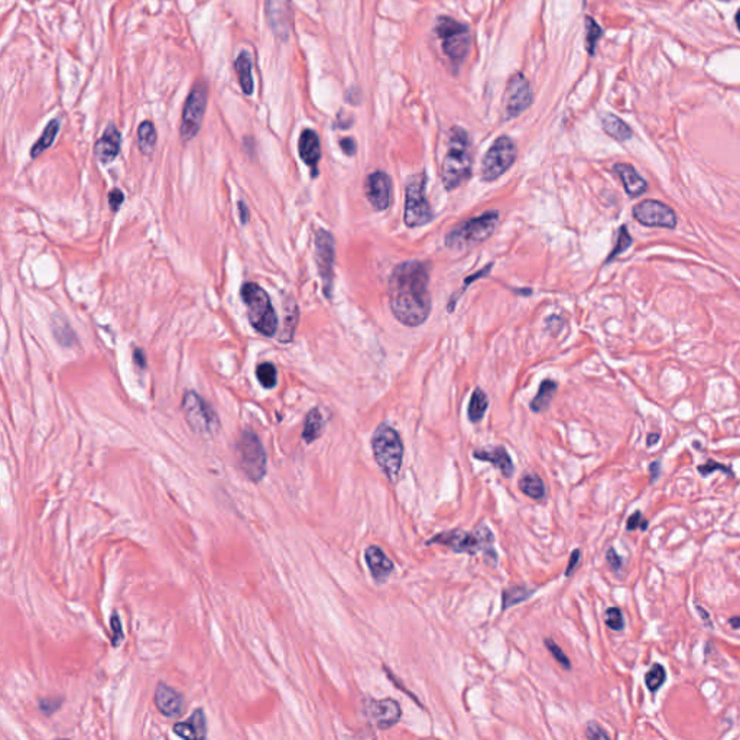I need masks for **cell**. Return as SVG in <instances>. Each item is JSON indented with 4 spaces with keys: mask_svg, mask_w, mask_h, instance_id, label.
Here are the masks:
<instances>
[{
    "mask_svg": "<svg viewBox=\"0 0 740 740\" xmlns=\"http://www.w3.org/2000/svg\"><path fill=\"white\" fill-rule=\"evenodd\" d=\"M696 610L698 612L700 617L703 619V622H704V625H705V626H707V628H713V626H712V619H710V615H709V612H707V610H705L704 608H701V606H700V604H696Z\"/></svg>",
    "mask_w": 740,
    "mask_h": 740,
    "instance_id": "db71d44e",
    "label": "cell"
},
{
    "mask_svg": "<svg viewBox=\"0 0 740 740\" xmlns=\"http://www.w3.org/2000/svg\"><path fill=\"white\" fill-rule=\"evenodd\" d=\"M723 2H728V0H723Z\"/></svg>",
    "mask_w": 740,
    "mask_h": 740,
    "instance_id": "91938a15",
    "label": "cell"
},
{
    "mask_svg": "<svg viewBox=\"0 0 740 740\" xmlns=\"http://www.w3.org/2000/svg\"><path fill=\"white\" fill-rule=\"evenodd\" d=\"M133 363L136 364L138 367L141 369H145L146 367V358H145V353L142 349H136L133 353Z\"/></svg>",
    "mask_w": 740,
    "mask_h": 740,
    "instance_id": "f5cc1de1",
    "label": "cell"
},
{
    "mask_svg": "<svg viewBox=\"0 0 740 740\" xmlns=\"http://www.w3.org/2000/svg\"><path fill=\"white\" fill-rule=\"evenodd\" d=\"M334 256L335 246L333 234L327 230L319 229L315 233V261L318 266L319 278L323 281V291L327 298L333 295L334 283Z\"/></svg>",
    "mask_w": 740,
    "mask_h": 740,
    "instance_id": "4fadbf2b",
    "label": "cell"
},
{
    "mask_svg": "<svg viewBox=\"0 0 740 740\" xmlns=\"http://www.w3.org/2000/svg\"><path fill=\"white\" fill-rule=\"evenodd\" d=\"M531 103L532 91L529 82L524 74L516 73L511 77L506 87V96H504V112H506L508 119H513V117L524 113Z\"/></svg>",
    "mask_w": 740,
    "mask_h": 740,
    "instance_id": "9a60e30c",
    "label": "cell"
},
{
    "mask_svg": "<svg viewBox=\"0 0 740 740\" xmlns=\"http://www.w3.org/2000/svg\"><path fill=\"white\" fill-rule=\"evenodd\" d=\"M372 450L383 475L391 482H395L399 476L403 459L400 435L391 425L380 424L372 437Z\"/></svg>",
    "mask_w": 740,
    "mask_h": 740,
    "instance_id": "277c9868",
    "label": "cell"
},
{
    "mask_svg": "<svg viewBox=\"0 0 740 740\" xmlns=\"http://www.w3.org/2000/svg\"><path fill=\"white\" fill-rule=\"evenodd\" d=\"M431 265L423 261L399 263L389 279V306L399 323L418 327L427 321L431 311Z\"/></svg>",
    "mask_w": 740,
    "mask_h": 740,
    "instance_id": "6da1fadb",
    "label": "cell"
},
{
    "mask_svg": "<svg viewBox=\"0 0 740 740\" xmlns=\"http://www.w3.org/2000/svg\"><path fill=\"white\" fill-rule=\"evenodd\" d=\"M182 411L185 421L188 423V425L197 434L211 435L220 427L217 414L214 412L210 403H207L203 398L193 391L184 395Z\"/></svg>",
    "mask_w": 740,
    "mask_h": 740,
    "instance_id": "8fae6325",
    "label": "cell"
},
{
    "mask_svg": "<svg viewBox=\"0 0 740 740\" xmlns=\"http://www.w3.org/2000/svg\"><path fill=\"white\" fill-rule=\"evenodd\" d=\"M516 155V145L509 136L497 138L483 158L482 179L486 182L496 181L513 165Z\"/></svg>",
    "mask_w": 740,
    "mask_h": 740,
    "instance_id": "30bf717a",
    "label": "cell"
},
{
    "mask_svg": "<svg viewBox=\"0 0 740 740\" xmlns=\"http://www.w3.org/2000/svg\"><path fill=\"white\" fill-rule=\"evenodd\" d=\"M585 737L592 739V740H599V739H610V734L608 732H604V729H601V726H599L596 721H590V723H587Z\"/></svg>",
    "mask_w": 740,
    "mask_h": 740,
    "instance_id": "ee69618b",
    "label": "cell"
},
{
    "mask_svg": "<svg viewBox=\"0 0 740 740\" xmlns=\"http://www.w3.org/2000/svg\"><path fill=\"white\" fill-rule=\"evenodd\" d=\"M174 733L182 739H206L207 723L203 710H197L185 721H179L174 726Z\"/></svg>",
    "mask_w": 740,
    "mask_h": 740,
    "instance_id": "d4e9b609",
    "label": "cell"
},
{
    "mask_svg": "<svg viewBox=\"0 0 740 740\" xmlns=\"http://www.w3.org/2000/svg\"><path fill=\"white\" fill-rule=\"evenodd\" d=\"M555 392H557V383H555L551 379L544 380L541 383V386H540V389H538V394L535 395V398L531 402V409L534 412H544V411H547L549 408V405H551Z\"/></svg>",
    "mask_w": 740,
    "mask_h": 740,
    "instance_id": "f1b7e54d",
    "label": "cell"
},
{
    "mask_svg": "<svg viewBox=\"0 0 740 740\" xmlns=\"http://www.w3.org/2000/svg\"><path fill=\"white\" fill-rule=\"evenodd\" d=\"M736 24H737V28H739V30H740V9H739L737 13H736Z\"/></svg>",
    "mask_w": 740,
    "mask_h": 740,
    "instance_id": "680465c9",
    "label": "cell"
},
{
    "mask_svg": "<svg viewBox=\"0 0 740 740\" xmlns=\"http://www.w3.org/2000/svg\"><path fill=\"white\" fill-rule=\"evenodd\" d=\"M601 28L596 24L594 19L592 18H587L585 19V46H587V51L588 54H594L596 51V45L599 42V39L601 38Z\"/></svg>",
    "mask_w": 740,
    "mask_h": 740,
    "instance_id": "f35d334b",
    "label": "cell"
},
{
    "mask_svg": "<svg viewBox=\"0 0 740 740\" xmlns=\"http://www.w3.org/2000/svg\"><path fill=\"white\" fill-rule=\"evenodd\" d=\"M633 217L646 227L674 229L677 226L676 211L658 200H644L633 207Z\"/></svg>",
    "mask_w": 740,
    "mask_h": 740,
    "instance_id": "5bb4252c",
    "label": "cell"
},
{
    "mask_svg": "<svg viewBox=\"0 0 740 740\" xmlns=\"http://www.w3.org/2000/svg\"><path fill=\"white\" fill-rule=\"evenodd\" d=\"M234 69H236V74L239 78L242 91L246 96H250L252 93H254L255 82H254V76H252V60L246 51L239 54L236 62H234Z\"/></svg>",
    "mask_w": 740,
    "mask_h": 740,
    "instance_id": "4316f807",
    "label": "cell"
},
{
    "mask_svg": "<svg viewBox=\"0 0 740 740\" xmlns=\"http://www.w3.org/2000/svg\"><path fill=\"white\" fill-rule=\"evenodd\" d=\"M256 376H258V380L261 382V385L263 386V388H267V389H272L276 386V382H278V373H276V369L272 363H262L258 366L256 369Z\"/></svg>",
    "mask_w": 740,
    "mask_h": 740,
    "instance_id": "74e56055",
    "label": "cell"
},
{
    "mask_svg": "<svg viewBox=\"0 0 740 740\" xmlns=\"http://www.w3.org/2000/svg\"><path fill=\"white\" fill-rule=\"evenodd\" d=\"M475 459L477 460H482V461H487L493 464L499 472L504 476V477H511L515 472V467H513V463H512V459L509 456V452L506 451V448L504 447H486V448H480V450H476L473 452Z\"/></svg>",
    "mask_w": 740,
    "mask_h": 740,
    "instance_id": "7402d4cb",
    "label": "cell"
},
{
    "mask_svg": "<svg viewBox=\"0 0 740 740\" xmlns=\"http://www.w3.org/2000/svg\"><path fill=\"white\" fill-rule=\"evenodd\" d=\"M58 132H60V121L58 119H53L51 122L46 125V127L44 129L41 138L35 142V145L32 146L30 158H38L41 154H44L45 150L54 143Z\"/></svg>",
    "mask_w": 740,
    "mask_h": 740,
    "instance_id": "4dcf8cb0",
    "label": "cell"
},
{
    "mask_svg": "<svg viewBox=\"0 0 740 740\" xmlns=\"http://www.w3.org/2000/svg\"><path fill=\"white\" fill-rule=\"evenodd\" d=\"M242 299L247 307L250 324L266 337H272L278 330V315L269 295L258 283L247 282L242 288Z\"/></svg>",
    "mask_w": 740,
    "mask_h": 740,
    "instance_id": "8992f818",
    "label": "cell"
},
{
    "mask_svg": "<svg viewBox=\"0 0 740 740\" xmlns=\"http://www.w3.org/2000/svg\"><path fill=\"white\" fill-rule=\"evenodd\" d=\"M121 132L114 125H110L96 143V157L100 162L110 164L116 159L121 150Z\"/></svg>",
    "mask_w": 740,
    "mask_h": 740,
    "instance_id": "cb8c5ba5",
    "label": "cell"
},
{
    "mask_svg": "<svg viewBox=\"0 0 740 740\" xmlns=\"http://www.w3.org/2000/svg\"><path fill=\"white\" fill-rule=\"evenodd\" d=\"M266 18L278 38H288L291 30V8L288 0H266Z\"/></svg>",
    "mask_w": 740,
    "mask_h": 740,
    "instance_id": "ac0fdd59",
    "label": "cell"
},
{
    "mask_svg": "<svg viewBox=\"0 0 740 740\" xmlns=\"http://www.w3.org/2000/svg\"><path fill=\"white\" fill-rule=\"evenodd\" d=\"M427 177L425 174H416L409 178L407 184L405 198V215L403 220L408 227H419L428 224L432 218V210L425 195Z\"/></svg>",
    "mask_w": 740,
    "mask_h": 740,
    "instance_id": "ba28073f",
    "label": "cell"
},
{
    "mask_svg": "<svg viewBox=\"0 0 740 740\" xmlns=\"http://www.w3.org/2000/svg\"><path fill=\"white\" fill-rule=\"evenodd\" d=\"M604 622L612 631L620 632L625 629V617L619 608H609L604 615Z\"/></svg>",
    "mask_w": 740,
    "mask_h": 740,
    "instance_id": "ab89813d",
    "label": "cell"
},
{
    "mask_svg": "<svg viewBox=\"0 0 740 740\" xmlns=\"http://www.w3.org/2000/svg\"><path fill=\"white\" fill-rule=\"evenodd\" d=\"M667 680V671L661 664H653L645 676V684L649 691L655 694L664 685Z\"/></svg>",
    "mask_w": 740,
    "mask_h": 740,
    "instance_id": "d590c367",
    "label": "cell"
},
{
    "mask_svg": "<svg viewBox=\"0 0 740 740\" xmlns=\"http://www.w3.org/2000/svg\"><path fill=\"white\" fill-rule=\"evenodd\" d=\"M581 551L580 549H574L573 552H571V557H570V561H568V565H567V570H565V577L571 576V573H573L576 565L579 564L580 561V557H581Z\"/></svg>",
    "mask_w": 740,
    "mask_h": 740,
    "instance_id": "f907efd6",
    "label": "cell"
},
{
    "mask_svg": "<svg viewBox=\"0 0 740 740\" xmlns=\"http://www.w3.org/2000/svg\"><path fill=\"white\" fill-rule=\"evenodd\" d=\"M487 405H489V400H487L486 394L480 388L475 389L472 398H470L468 411H467L470 421L475 424L482 421V418L484 416V412L487 409Z\"/></svg>",
    "mask_w": 740,
    "mask_h": 740,
    "instance_id": "836d02e7",
    "label": "cell"
},
{
    "mask_svg": "<svg viewBox=\"0 0 740 740\" xmlns=\"http://www.w3.org/2000/svg\"><path fill=\"white\" fill-rule=\"evenodd\" d=\"M472 166L473 154L468 134L461 127H454L450 132L446 157L443 161L441 178L444 188L447 191H452L461 187L472 177Z\"/></svg>",
    "mask_w": 740,
    "mask_h": 740,
    "instance_id": "7a4b0ae2",
    "label": "cell"
},
{
    "mask_svg": "<svg viewBox=\"0 0 740 740\" xmlns=\"http://www.w3.org/2000/svg\"><path fill=\"white\" fill-rule=\"evenodd\" d=\"M298 150L301 159L311 168L312 177H315L318 173V162L321 159V145H319L318 134L311 129H306L299 136Z\"/></svg>",
    "mask_w": 740,
    "mask_h": 740,
    "instance_id": "44dd1931",
    "label": "cell"
},
{
    "mask_svg": "<svg viewBox=\"0 0 740 740\" xmlns=\"http://www.w3.org/2000/svg\"><path fill=\"white\" fill-rule=\"evenodd\" d=\"M613 173L620 178L629 197H639L646 191L648 182L631 164H615Z\"/></svg>",
    "mask_w": 740,
    "mask_h": 740,
    "instance_id": "603a6c76",
    "label": "cell"
},
{
    "mask_svg": "<svg viewBox=\"0 0 740 740\" xmlns=\"http://www.w3.org/2000/svg\"><path fill=\"white\" fill-rule=\"evenodd\" d=\"M364 560L369 567L370 574L376 583H385L389 579L394 571L392 560L383 552L382 548L376 545H370L364 551Z\"/></svg>",
    "mask_w": 740,
    "mask_h": 740,
    "instance_id": "d6986e66",
    "label": "cell"
},
{
    "mask_svg": "<svg viewBox=\"0 0 740 740\" xmlns=\"http://www.w3.org/2000/svg\"><path fill=\"white\" fill-rule=\"evenodd\" d=\"M499 224V213L487 211L480 217L454 227L446 236V246L451 250H464L477 246L489 239Z\"/></svg>",
    "mask_w": 740,
    "mask_h": 740,
    "instance_id": "5b68a950",
    "label": "cell"
},
{
    "mask_svg": "<svg viewBox=\"0 0 740 740\" xmlns=\"http://www.w3.org/2000/svg\"><path fill=\"white\" fill-rule=\"evenodd\" d=\"M364 195L376 211H383L389 207L392 198V181L391 177L376 171L370 174L364 181Z\"/></svg>",
    "mask_w": 740,
    "mask_h": 740,
    "instance_id": "e0dca14e",
    "label": "cell"
},
{
    "mask_svg": "<svg viewBox=\"0 0 740 740\" xmlns=\"http://www.w3.org/2000/svg\"><path fill=\"white\" fill-rule=\"evenodd\" d=\"M236 450L240 467L247 479L255 483L261 482L266 475L267 457L259 437L250 430L243 431L240 434Z\"/></svg>",
    "mask_w": 740,
    "mask_h": 740,
    "instance_id": "52a82bcc",
    "label": "cell"
},
{
    "mask_svg": "<svg viewBox=\"0 0 740 740\" xmlns=\"http://www.w3.org/2000/svg\"><path fill=\"white\" fill-rule=\"evenodd\" d=\"M138 145L143 155L149 157L154 154V149L157 145V130L152 122L145 121L141 123L138 129Z\"/></svg>",
    "mask_w": 740,
    "mask_h": 740,
    "instance_id": "1f68e13d",
    "label": "cell"
},
{
    "mask_svg": "<svg viewBox=\"0 0 740 740\" xmlns=\"http://www.w3.org/2000/svg\"><path fill=\"white\" fill-rule=\"evenodd\" d=\"M633 243V239L631 236V233L628 230V226H620L619 231H617V240H616V245L613 247V250L610 252V255L608 256L606 259V263H610L615 258H617L619 255L624 254V252H626Z\"/></svg>",
    "mask_w": 740,
    "mask_h": 740,
    "instance_id": "8d00e7d4",
    "label": "cell"
},
{
    "mask_svg": "<svg viewBox=\"0 0 740 740\" xmlns=\"http://www.w3.org/2000/svg\"><path fill=\"white\" fill-rule=\"evenodd\" d=\"M649 527L648 520L644 518L642 512H633L629 518H628V522H626V529L628 531H635V529H641V531H646Z\"/></svg>",
    "mask_w": 740,
    "mask_h": 740,
    "instance_id": "7bdbcfd3",
    "label": "cell"
},
{
    "mask_svg": "<svg viewBox=\"0 0 740 740\" xmlns=\"http://www.w3.org/2000/svg\"><path fill=\"white\" fill-rule=\"evenodd\" d=\"M155 704L166 717H178L184 710V697L165 682H159L155 691Z\"/></svg>",
    "mask_w": 740,
    "mask_h": 740,
    "instance_id": "ffe728a7",
    "label": "cell"
},
{
    "mask_svg": "<svg viewBox=\"0 0 740 740\" xmlns=\"http://www.w3.org/2000/svg\"><path fill=\"white\" fill-rule=\"evenodd\" d=\"M437 35L443 42L444 54L454 62L460 64L470 48V33L468 28L457 21H454L448 16H441L437 21Z\"/></svg>",
    "mask_w": 740,
    "mask_h": 740,
    "instance_id": "9c48e42d",
    "label": "cell"
},
{
    "mask_svg": "<svg viewBox=\"0 0 740 740\" xmlns=\"http://www.w3.org/2000/svg\"><path fill=\"white\" fill-rule=\"evenodd\" d=\"M493 543H495L493 532L486 525L482 524L470 532L460 531V529L441 532L439 535H435L432 540H430L428 545L440 544V545L451 548L454 552H460V554L466 552L470 555H476L477 552L483 551L486 552L487 557L497 558L496 552L493 551Z\"/></svg>",
    "mask_w": 740,
    "mask_h": 740,
    "instance_id": "3957f363",
    "label": "cell"
},
{
    "mask_svg": "<svg viewBox=\"0 0 740 740\" xmlns=\"http://www.w3.org/2000/svg\"><path fill=\"white\" fill-rule=\"evenodd\" d=\"M207 87L206 84L198 82L193 87L191 93L187 97L184 110L179 133L184 142H188L197 136L200 132L201 123L204 119V113L207 109Z\"/></svg>",
    "mask_w": 740,
    "mask_h": 740,
    "instance_id": "7c38bea8",
    "label": "cell"
},
{
    "mask_svg": "<svg viewBox=\"0 0 740 740\" xmlns=\"http://www.w3.org/2000/svg\"><path fill=\"white\" fill-rule=\"evenodd\" d=\"M519 489L527 496L535 500H541L545 497L547 491L543 479L535 473H525L519 479Z\"/></svg>",
    "mask_w": 740,
    "mask_h": 740,
    "instance_id": "f546056e",
    "label": "cell"
},
{
    "mask_svg": "<svg viewBox=\"0 0 740 740\" xmlns=\"http://www.w3.org/2000/svg\"><path fill=\"white\" fill-rule=\"evenodd\" d=\"M367 719L373 723L379 730H388L400 720V705L394 698L385 700H369L364 705Z\"/></svg>",
    "mask_w": 740,
    "mask_h": 740,
    "instance_id": "2e32d148",
    "label": "cell"
},
{
    "mask_svg": "<svg viewBox=\"0 0 740 740\" xmlns=\"http://www.w3.org/2000/svg\"><path fill=\"white\" fill-rule=\"evenodd\" d=\"M648 472H649V480H651V483L657 480V479L660 477V475H661V461H658V460L652 461V463L649 464V467H648Z\"/></svg>",
    "mask_w": 740,
    "mask_h": 740,
    "instance_id": "816d5d0a",
    "label": "cell"
},
{
    "mask_svg": "<svg viewBox=\"0 0 740 740\" xmlns=\"http://www.w3.org/2000/svg\"><path fill=\"white\" fill-rule=\"evenodd\" d=\"M239 211H240V220L242 223H247L249 220V210L245 201H239Z\"/></svg>",
    "mask_w": 740,
    "mask_h": 740,
    "instance_id": "11a10c76",
    "label": "cell"
},
{
    "mask_svg": "<svg viewBox=\"0 0 740 740\" xmlns=\"http://www.w3.org/2000/svg\"><path fill=\"white\" fill-rule=\"evenodd\" d=\"M324 425H326V421H324V416L321 414V411H319L318 408H314L308 412L307 418H306V424H304V431H302V439H304L306 443H314L319 435L323 434V430H324Z\"/></svg>",
    "mask_w": 740,
    "mask_h": 740,
    "instance_id": "83f0119b",
    "label": "cell"
},
{
    "mask_svg": "<svg viewBox=\"0 0 740 740\" xmlns=\"http://www.w3.org/2000/svg\"><path fill=\"white\" fill-rule=\"evenodd\" d=\"M340 148L343 149V152L347 157H353L356 154V142H355V139H351V138L342 139L340 141Z\"/></svg>",
    "mask_w": 740,
    "mask_h": 740,
    "instance_id": "681fc988",
    "label": "cell"
},
{
    "mask_svg": "<svg viewBox=\"0 0 740 740\" xmlns=\"http://www.w3.org/2000/svg\"><path fill=\"white\" fill-rule=\"evenodd\" d=\"M123 200H125V195H123V193L121 190H117V188L112 190V193L109 194V203H110L112 211L119 210L122 203H123Z\"/></svg>",
    "mask_w": 740,
    "mask_h": 740,
    "instance_id": "c3c4849f",
    "label": "cell"
},
{
    "mask_svg": "<svg viewBox=\"0 0 740 740\" xmlns=\"http://www.w3.org/2000/svg\"><path fill=\"white\" fill-rule=\"evenodd\" d=\"M534 588H528L527 585H515L504 588L502 592V610H508L509 608L515 606V604L528 600L534 594Z\"/></svg>",
    "mask_w": 740,
    "mask_h": 740,
    "instance_id": "d6a6232c",
    "label": "cell"
},
{
    "mask_svg": "<svg viewBox=\"0 0 740 740\" xmlns=\"http://www.w3.org/2000/svg\"><path fill=\"white\" fill-rule=\"evenodd\" d=\"M545 646H547V649L552 653V657H554L555 660H557V662H558L560 665H563L565 669H570V668H571V662H570L568 657L564 653V651H563L557 644H555V642L552 641V639H545Z\"/></svg>",
    "mask_w": 740,
    "mask_h": 740,
    "instance_id": "60d3db41",
    "label": "cell"
},
{
    "mask_svg": "<svg viewBox=\"0 0 740 740\" xmlns=\"http://www.w3.org/2000/svg\"><path fill=\"white\" fill-rule=\"evenodd\" d=\"M716 470H721V472H725L726 475L733 476V472H732V470H730L729 467H726L725 464H721V463H719V461H714V460H712V459L707 460V463H704L703 466H698V472H700L701 476H704V477H705V476H710L713 472H716Z\"/></svg>",
    "mask_w": 740,
    "mask_h": 740,
    "instance_id": "b9f144b4",
    "label": "cell"
},
{
    "mask_svg": "<svg viewBox=\"0 0 740 740\" xmlns=\"http://www.w3.org/2000/svg\"><path fill=\"white\" fill-rule=\"evenodd\" d=\"M601 126H603V130L606 132L610 138L619 142L629 141L633 136L632 129L615 114H604L601 117Z\"/></svg>",
    "mask_w": 740,
    "mask_h": 740,
    "instance_id": "484cf974",
    "label": "cell"
},
{
    "mask_svg": "<svg viewBox=\"0 0 740 740\" xmlns=\"http://www.w3.org/2000/svg\"><path fill=\"white\" fill-rule=\"evenodd\" d=\"M297 323H298V308H297L295 302L292 301L291 307L285 306V324H283V331L279 337L282 343H288L292 340Z\"/></svg>",
    "mask_w": 740,
    "mask_h": 740,
    "instance_id": "e575fe53",
    "label": "cell"
},
{
    "mask_svg": "<svg viewBox=\"0 0 740 740\" xmlns=\"http://www.w3.org/2000/svg\"><path fill=\"white\" fill-rule=\"evenodd\" d=\"M660 434L658 432H652V434H648V439H646V446L648 447H652L657 444L660 441Z\"/></svg>",
    "mask_w": 740,
    "mask_h": 740,
    "instance_id": "9f6ffc18",
    "label": "cell"
},
{
    "mask_svg": "<svg viewBox=\"0 0 740 740\" xmlns=\"http://www.w3.org/2000/svg\"><path fill=\"white\" fill-rule=\"evenodd\" d=\"M110 628L113 631V646H117L123 641V628L119 615H113L110 619Z\"/></svg>",
    "mask_w": 740,
    "mask_h": 740,
    "instance_id": "f6af8a7d",
    "label": "cell"
},
{
    "mask_svg": "<svg viewBox=\"0 0 740 740\" xmlns=\"http://www.w3.org/2000/svg\"><path fill=\"white\" fill-rule=\"evenodd\" d=\"M60 704H61V698H42L39 701V709L44 714L51 716L54 712L60 709Z\"/></svg>",
    "mask_w": 740,
    "mask_h": 740,
    "instance_id": "bcb514c9",
    "label": "cell"
},
{
    "mask_svg": "<svg viewBox=\"0 0 740 740\" xmlns=\"http://www.w3.org/2000/svg\"><path fill=\"white\" fill-rule=\"evenodd\" d=\"M606 561L615 571H619L622 568V564H624V560H622V557L613 547H610L606 552Z\"/></svg>",
    "mask_w": 740,
    "mask_h": 740,
    "instance_id": "7dc6e473",
    "label": "cell"
},
{
    "mask_svg": "<svg viewBox=\"0 0 740 740\" xmlns=\"http://www.w3.org/2000/svg\"><path fill=\"white\" fill-rule=\"evenodd\" d=\"M729 625L733 629H740V616H733L729 619Z\"/></svg>",
    "mask_w": 740,
    "mask_h": 740,
    "instance_id": "6f0895ef",
    "label": "cell"
}]
</instances>
